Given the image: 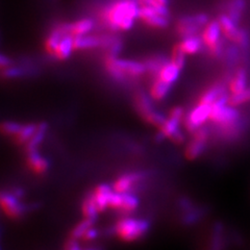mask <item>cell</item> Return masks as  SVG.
I'll use <instances>...</instances> for the list:
<instances>
[{
  "label": "cell",
  "instance_id": "6da1fadb",
  "mask_svg": "<svg viewBox=\"0 0 250 250\" xmlns=\"http://www.w3.org/2000/svg\"><path fill=\"white\" fill-rule=\"evenodd\" d=\"M140 7L137 0H117L104 10L103 18L111 30H129L139 18Z\"/></svg>",
  "mask_w": 250,
  "mask_h": 250
},
{
  "label": "cell",
  "instance_id": "7a4b0ae2",
  "mask_svg": "<svg viewBox=\"0 0 250 250\" xmlns=\"http://www.w3.org/2000/svg\"><path fill=\"white\" fill-rule=\"evenodd\" d=\"M150 229L146 219L123 217L115 226V233L125 242H134L142 238Z\"/></svg>",
  "mask_w": 250,
  "mask_h": 250
},
{
  "label": "cell",
  "instance_id": "3957f363",
  "mask_svg": "<svg viewBox=\"0 0 250 250\" xmlns=\"http://www.w3.org/2000/svg\"><path fill=\"white\" fill-rule=\"evenodd\" d=\"M169 11L166 5H141L139 18L146 24L155 28H165L168 26Z\"/></svg>",
  "mask_w": 250,
  "mask_h": 250
},
{
  "label": "cell",
  "instance_id": "277c9868",
  "mask_svg": "<svg viewBox=\"0 0 250 250\" xmlns=\"http://www.w3.org/2000/svg\"><path fill=\"white\" fill-rule=\"evenodd\" d=\"M210 113H212V105L198 103V104L195 105L185 117L184 123L186 129L194 134L209 120Z\"/></svg>",
  "mask_w": 250,
  "mask_h": 250
},
{
  "label": "cell",
  "instance_id": "5b68a950",
  "mask_svg": "<svg viewBox=\"0 0 250 250\" xmlns=\"http://www.w3.org/2000/svg\"><path fill=\"white\" fill-rule=\"evenodd\" d=\"M105 67L114 68L118 70L122 74L126 77H137L140 75H143L147 72L145 62H138L134 60H126V59H119L108 57L105 62Z\"/></svg>",
  "mask_w": 250,
  "mask_h": 250
},
{
  "label": "cell",
  "instance_id": "8992f818",
  "mask_svg": "<svg viewBox=\"0 0 250 250\" xmlns=\"http://www.w3.org/2000/svg\"><path fill=\"white\" fill-rule=\"evenodd\" d=\"M209 22L208 16L206 14H196L193 16H186L179 19L177 30L183 38L193 35H198L199 30L205 27Z\"/></svg>",
  "mask_w": 250,
  "mask_h": 250
},
{
  "label": "cell",
  "instance_id": "52a82bcc",
  "mask_svg": "<svg viewBox=\"0 0 250 250\" xmlns=\"http://www.w3.org/2000/svg\"><path fill=\"white\" fill-rule=\"evenodd\" d=\"M13 192H2L0 202L3 212L10 218H19L26 212V207Z\"/></svg>",
  "mask_w": 250,
  "mask_h": 250
},
{
  "label": "cell",
  "instance_id": "ba28073f",
  "mask_svg": "<svg viewBox=\"0 0 250 250\" xmlns=\"http://www.w3.org/2000/svg\"><path fill=\"white\" fill-rule=\"evenodd\" d=\"M222 34H223V30H222L220 22H219V20H213V21H209L205 26V29H203L201 37L203 39V42H205V45L208 49H210L221 40Z\"/></svg>",
  "mask_w": 250,
  "mask_h": 250
},
{
  "label": "cell",
  "instance_id": "9c48e42d",
  "mask_svg": "<svg viewBox=\"0 0 250 250\" xmlns=\"http://www.w3.org/2000/svg\"><path fill=\"white\" fill-rule=\"evenodd\" d=\"M145 175L143 172H130V173L121 175L115 182L113 188L116 192H119V193L129 192L131 190V188L140 181H142Z\"/></svg>",
  "mask_w": 250,
  "mask_h": 250
},
{
  "label": "cell",
  "instance_id": "30bf717a",
  "mask_svg": "<svg viewBox=\"0 0 250 250\" xmlns=\"http://www.w3.org/2000/svg\"><path fill=\"white\" fill-rule=\"evenodd\" d=\"M67 34H70L68 24H62V25H60L54 29H52L49 36L46 39L45 47H46L47 52L51 54V56H53V57L56 56L62 39L64 38Z\"/></svg>",
  "mask_w": 250,
  "mask_h": 250
},
{
  "label": "cell",
  "instance_id": "8fae6325",
  "mask_svg": "<svg viewBox=\"0 0 250 250\" xmlns=\"http://www.w3.org/2000/svg\"><path fill=\"white\" fill-rule=\"evenodd\" d=\"M27 165L38 174H43L49 169V162L38 149L27 150Z\"/></svg>",
  "mask_w": 250,
  "mask_h": 250
},
{
  "label": "cell",
  "instance_id": "7c38bea8",
  "mask_svg": "<svg viewBox=\"0 0 250 250\" xmlns=\"http://www.w3.org/2000/svg\"><path fill=\"white\" fill-rule=\"evenodd\" d=\"M114 192V188L108 186L106 184H101L96 187L95 191L93 192L94 198H95L96 205L100 212H104L109 207V199H111V195Z\"/></svg>",
  "mask_w": 250,
  "mask_h": 250
},
{
  "label": "cell",
  "instance_id": "4fadbf2b",
  "mask_svg": "<svg viewBox=\"0 0 250 250\" xmlns=\"http://www.w3.org/2000/svg\"><path fill=\"white\" fill-rule=\"evenodd\" d=\"M74 46L76 50H89L101 47V36L83 35L74 37Z\"/></svg>",
  "mask_w": 250,
  "mask_h": 250
},
{
  "label": "cell",
  "instance_id": "5bb4252c",
  "mask_svg": "<svg viewBox=\"0 0 250 250\" xmlns=\"http://www.w3.org/2000/svg\"><path fill=\"white\" fill-rule=\"evenodd\" d=\"M207 145H208V139H203L197 136H194L193 140L189 144H188L186 148V156L191 161L198 159L199 156L206 151Z\"/></svg>",
  "mask_w": 250,
  "mask_h": 250
},
{
  "label": "cell",
  "instance_id": "9a60e30c",
  "mask_svg": "<svg viewBox=\"0 0 250 250\" xmlns=\"http://www.w3.org/2000/svg\"><path fill=\"white\" fill-rule=\"evenodd\" d=\"M182 70L183 69H181L177 65H175L173 62L170 61V62H167L166 64L163 66L160 73L156 77H159L162 81L173 85L179 78Z\"/></svg>",
  "mask_w": 250,
  "mask_h": 250
},
{
  "label": "cell",
  "instance_id": "2e32d148",
  "mask_svg": "<svg viewBox=\"0 0 250 250\" xmlns=\"http://www.w3.org/2000/svg\"><path fill=\"white\" fill-rule=\"evenodd\" d=\"M151 99L152 97L147 95L144 92H139L136 95V106L138 112L143 117L144 120H146L149 115L155 111Z\"/></svg>",
  "mask_w": 250,
  "mask_h": 250
},
{
  "label": "cell",
  "instance_id": "e0dca14e",
  "mask_svg": "<svg viewBox=\"0 0 250 250\" xmlns=\"http://www.w3.org/2000/svg\"><path fill=\"white\" fill-rule=\"evenodd\" d=\"M218 20H219V22H220L223 34L225 35V37L229 39L230 41L234 42V40H236V38L240 31V28L238 27V23L228 14L221 15Z\"/></svg>",
  "mask_w": 250,
  "mask_h": 250
},
{
  "label": "cell",
  "instance_id": "ac0fdd59",
  "mask_svg": "<svg viewBox=\"0 0 250 250\" xmlns=\"http://www.w3.org/2000/svg\"><path fill=\"white\" fill-rule=\"evenodd\" d=\"M94 26H95V22L91 18H83L68 24L70 34H72L74 37L90 34L94 29Z\"/></svg>",
  "mask_w": 250,
  "mask_h": 250
},
{
  "label": "cell",
  "instance_id": "d6986e66",
  "mask_svg": "<svg viewBox=\"0 0 250 250\" xmlns=\"http://www.w3.org/2000/svg\"><path fill=\"white\" fill-rule=\"evenodd\" d=\"M225 93H226V87L224 83L214 84L202 94L199 98V103L212 105L222 95H224Z\"/></svg>",
  "mask_w": 250,
  "mask_h": 250
},
{
  "label": "cell",
  "instance_id": "ffe728a7",
  "mask_svg": "<svg viewBox=\"0 0 250 250\" xmlns=\"http://www.w3.org/2000/svg\"><path fill=\"white\" fill-rule=\"evenodd\" d=\"M229 89L230 91V95L239 94L247 89V72L244 69H239L232 76L229 83Z\"/></svg>",
  "mask_w": 250,
  "mask_h": 250
},
{
  "label": "cell",
  "instance_id": "44dd1931",
  "mask_svg": "<svg viewBox=\"0 0 250 250\" xmlns=\"http://www.w3.org/2000/svg\"><path fill=\"white\" fill-rule=\"evenodd\" d=\"M183 50L187 54H195L199 52L203 46L205 45V42H203L202 37L198 35H193L189 37H185L183 39V41L179 43Z\"/></svg>",
  "mask_w": 250,
  "mask_h": 250
},
{
  "label": "cell",
  "instance_id": "7402d4cb",
  "mask_svg": "<svg viewBox=\"0 0 250 250\" xmlns=\"http://www.w3.org/2000/svg\"><path fill=\"white\" fill-rule=\"evenodd\" d=\"M73 50H75L74 36L72 34H67L64 38L62 39L56 56L54 57L59 60H67L70 56H71Z\"/></svg>",
  "mask_w": 250,
  "mask_h": 250
},
{
  "label": "cell",
  "instance_id": "603a6c76",
  "mask_svg": "<svg viewBox=\"0 0 250 250\" xmlns=\"http://www.w3.org/2000/svg\"><path fill=\"white\" fill-rule=\"evenodd\" d=\"M100 210L96 205L95 198H94L93 193L88 194L83 202V216L91 220L92 222H96L98 219V214Z\"/></svg>",
  "mask_w": 250,
  "mask_h": 250
},
{
  "label": "cell",
  "instance_id": "cb8c5ba5",
  "mask_svg": "<svg viewBox=\"0 0 250 250\" xmlns=\"http://www.w3.org/2000/svg\"><path fill=\"white\" fill-rule=\"evenodd\" d=\"M171 88L172 84L162 81L159 77H155L150 89V96L154 100H163L167 97Z\"/></svg>",
  "mask_w": 250,
  "mask_h": 250
},
{
  "label": "cell",
  "instance_id": "d4e9b609",
  "mask_svg": "<svg viewBox=\"0 0 250 250\" xmlns=\"http://www.w3.org/2000/svg\"><path fill=\"white\" fill-rule=\"evenodd\" d=\"M139 207V198L134 193H121V203L118 210L123 213H131Z\"/></svg>",
  "mask_w": 250,
  "mask_h": 250
},
{
  "label": "cell",
  "instance_id": "484cf974",
  "mask_svg": "<svg viewBox=\"0 0 250 250\" xmlns=\"http://www.w3.org/2000/svg\"><path fill=\"white\" fill-rule=\"evenodd\" d=\"M167 62L168 61L165 57L161 56V54H158V56H154V57H151L150 59H148L144 62H145L147 72H149L155 78L160 73L163 66L165 65Z\"/></svg>",
  "mask_w": 250,
  "mask_h": 250
},
{
  "label": "cell",
  "instance_id": "4316f807",
  "mask_svg": "<svg viewBox=\"0 0 250 250\" xmlns=\"http://www.w3.org/2000/svg\"><path fill=\"white\" fill-rule=\"evenodd\" d=\"M47 130H48V124L45 122L38 124V129L36 131V134L26 144V151L31 149H38L39 146L42 144V142L45 139Z\"/></svg>",
  "mask_w": 250,
  "mask_h": 250
},
{
  "label": "cell",
  "instance_id": "83f0119b",
  "mask_svg": "<svg viewBox=\"0 0 250 250\" xmlns=\"http://www.w3.org/2000/svg\"><path fill=\"white\" fill-rule=\"evenodd\" d=\"M38 129V125L35 123H29L23 125L19 134L15 137V141L18 144H27L31 138L34 137Z\"/></svg>",
  "mask_w": 250,
  "mask_h": 250
},
{
  "label": "cell",
  "instance_id": "f1b7e54d",
  "mask_svg": "<svg viewBox=\"0 0 250 250\" xmlns=\"http://www.w3.org/2000/svg\"><path fill=\"white\" fill-rule=\"evenodd\" d=\"M246 6L245 0H230L229 4V12L228 15L236 21L237 23L240 22L242 13H243Z\"/></svg>",
  "mask_w": 250,
  "mask_h": 250
},
{
  "label": "cell",
  "instance_id": "f546056e",
  "mask_svg": "<svg viewBox=\"0 0 250 250\" xmlns=\"http://www.w3.org/2000/svg\"><path fill=\"white\" fill-rule=\"evenodd\" d=\"M94 222H92L89 219L85 218L84 220L81 221L77 225H75V228L71 231V238L75 240H80L83 239L85 232H87L91 228Z\"/></svg>",
  "mask_w": 250,
  "mask_h": 250
},
{
  "label": "cell",
  "instance_id": "4dcf8cb0",
  "mask_svg": "<svg viewBox=\"0 0 250 250\" xmlns=\"http://www.w3.org/2000/svg\"><path fill=\"white\" fill-rule=\"evenodd\" d=\"M22 127H23V125L21 123L7 120L1 124V131H2V134L5 136L15 138L19 134Z\"/></svg>",
  "mask_w": 250,
  "mask_h": 250
},
{
  "label": "cell",
  "instance_id": "1f68e13d",
  "mask_svg": "<svg viewBox=\"0 0 250 250\" xmlns=\"http://www.w3.org/2000/svg\"><path fill=\"white\" fill-rule=\"evenodd\" d=\"M249 101H250V88H247L245 91L241 92L239 94L230 95L229 104L233 106H239L241 104L249 103Z\"/></svg>",
  "mask_w": 250,
  "mask_h": 250
},
{
  "label": "cell",
  "instance_id": "d6a6232c",
  "mask_svg": "<svg viewBox=\"0 0 250 250\" xmlns=\"http://www.w3.org/2000/svg\"><path fill=\"white\" fill-rule=\"evenodd\" d=\"M186 52L183 50L181 45L177 44L173 51H172V56H171V62H173L175 65H177L179 68L183 69L185 67V62H186Z\"/></svg>",
  "mask_w": 250,
  "mask_h": 250
},
{
  "label": "cell",
  "instance_id": "836d02e7",
  "mask_svg": "<svg viewBox=\"0 0 250 250\" xmlns=\"http://www.w3.org/2000/svg\"><path fill=\"white\" fill-rule=\"evenodd\" d=\"M234 43H236L242 49L248 48L250 44V37L245 29H240L236 40H234Z\"/></svg>",
  "mask_w": 250,
  "mask_h": 250
},
{
  "label": "cell",
  "instance_id": "e575fe53",
  "mask_svg": "<svg viewBox=\"0 0 250 250\" xmlns=\"http://www.w3.org/2000/svg\"><path fill=\"white\" fill-rule=\"evenodd\" d=\"M225 59L229 65H233L239 59V49L237 46H229L225 50Z\"/></svg>",
  "mask_w": 250,
  "mask_h": 250
},
{
  "label": "cell",
  "instance_id": "d590c367",
  "mask_svg": "<svg viewBox=\"0 0 250 250\" xmlns=\"http://www.w3.org/2000/svg\"><path fill=\"white\" fill-rule=\"evenodd\" d=\"M24 75V70L20 67H7L3 69V76L5 78H16Z\"/></svg>",
  "mask_w": 250,
  "mask_h": 250
},
{
  "label": "cell",
  "instance_id": "8d00e7d4",
  "mask_svg": "<svg viewBox=\"0 0 250 250\" xmlns=\"http://www.w3.org/2000/svg\"><path fill=\"white\" fill-rule=\"evenodd\" d=\"M170 139L173 141L174 143H176V144H182V143H184L185 142V135H184V132L182 131V129L179 128V129H177L173 135H172L171 137H170Z\"/></svg>",
  "mask_w": 250,
  "mask_h": 250
},
{
  "label": "cell",
  "instance_id": "74e56055",
  "mask_svg": "<svg viewBox=\"0 0 250 250\" xmlns=\"http://www.w3.org/2000/svg\"><path fill=\"white\" fill-rule=\"evenodd\" d=\"M98 234H99V233H98L97 229L91 228L87 232H85L83 239H84L85 241H92V240H95V239L98 237Z\"/></svg>",
  "mask_w": 250,
  "mask_h": 250
},
{
  "label": "cell",
  "instance_id": "f35d334b",
  "mask_svg": "<svg viewBox=\"0 0 250 250\" xmlns=\"http://www.w3.org/2000/svg\"><path fill=\"white\" fill-rule=\"evenodd\" d=\"M66 250H82V248L75 239H71L66 245Z\"/></svg>",
  "mask_w": 250,
  "mask_h": 250
},
{
  "label": "cell",
  "instance_id": "ab89813d",
  "mask_svg": "<svg viewBox=\"0 0 250 250\" xmlns=\"http://www.w3.org/2000/svg\"><path fill=\"white\" fill-rule=\"evenodd\" d=\"M0 65H1V67L3 69L7 68V67H11L12 66V61L10 60V58L5 57L4 54H2L1 58H0Z\"/></svg>",
  "mask_w": 250,
  "mask_h": 250
},
{
  "label": "cell",
  "instance_id": "60d3db41",
  "mask_svg": "<svg viewBox=\"0 0 250 250\" xmlns=\"http://www.w3.org/2000/svg\"><path fill=\"white\" fill-rule=\"evenodd\" d=\"M12 192L16 195V196L19 197V198H22L23 195H24V192H23L22 189H19V188H15V189H13Z\"/></svg>",
  "mask_w": 250,
  "mask_h": 250
},
{
  "label": "cell",
  "instance_id": "b9f144b4",
  "mask_svg": "<svg viewBox=\"0 0 250 250\" xmlns=\"http://www.w3.org/2000/svg\"><path fill=\"white\" fill-rule=\"evenodd\" d=\"M209 250H221V249H218V248H215V247H212Z\"/></svg>",
  "mask_w": 250,
  "mask_h": 250
},
{
  "label": "cell",
  "instance_id": "7bdbcfd3",
  "mask_svg": "<svg viewBox=\"0 0 250 250\" xmlns=\"http://www.w3.org/2000/svg\"><path fill=\"white\" fill-rule=\"evenodd\" d=\"M87 250H95V249H87Z\"/></svg>",
  "mask_w": 250,
  "mask_h": 250
}]
</instances>
